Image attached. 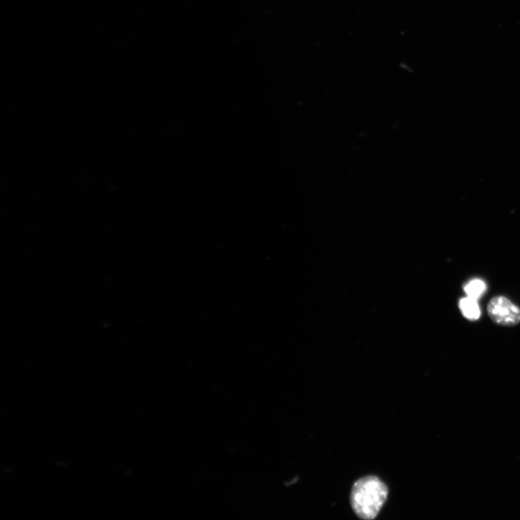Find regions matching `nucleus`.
Returning a JSON list of instances; mask_svg holds the SVG:
<instances>
[{
  "instance_id": "nucleus-3",
  "label": "nucleus",
  "mask_w": 520,
  "mask_h": 520,
  "mask_svg": "<svg viewBox=\"0 0 520 520\" xmlns=\"http://www.w3.org/2000/svg\"><path fill=\"white\" fill-rule=\"evenodd\" d=\"M459 307L462 315L471 321H476L481 317V312L476 299L469 296L463 298L459 300Z\"/></svg>"
},
{
  "instance_id": "nucleus-2",
  "label": "nucleus",
  "mask_w": 520,
  "mask_h": 520,
  "mask_svg": "<svg viewBox=\"0 0 520 520\" xmlns=\"http://www.w3.org/2000/svg\"><path fill=\"white\" fill-rule=\"evenodd\" d=\"M487 312L490 319L500 326H514L520 322V308L502 296L490 300Z\"/></svg>"
},
{
  "instance_id": "nucleus-4",
  "label": "nucleus",
  "mask_w": 520,
  "mask_h": 520,
  "mask_svg": "<svg viewBox=\"0 0 520 520\" xmlns=\"http://www.w3.org/2000/svg\"><path fill=\"white\" fill-rule=\"evenodd\" d=\"M486 290V284L480 280L475 279L464 286V291L469 297L478 300Z\"/></svg>"
},
{
  "instance_id": "nucleus-1",
  "label": "nucleus",
  "mask_w": 520,
  "mask_h": 520,
  "mask_svg": "<svg viewBox=\"0 0 520 520\" xmlns=\"http://www.w3.org/2000/svg\"><path fill=\"white\" fill-rule=\"evenodd\" d=\"M389 491L385 483L373 476L355 482L350 494V505L355 514L365 520L375 519L387 501Z\"/></svg>"
}]
</instances>
